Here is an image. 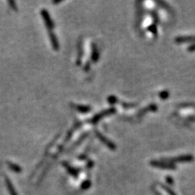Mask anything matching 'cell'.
<instances>
[{"mask_svg": "<svg viewBox=\"0 0 195 195\" xmlns=\"http://www.w3.org/2000/svg\"><path fill=\"white\" fill-rule=\"evenodd\" d=\"M116 112V109L112 107V108H109V109L106 110V111H102V112L98 113L97 115H95L91 119H90V122H91L92 124H95V123H97L102 118H103L104 116H108V115H111V114H114V113Z\"/></svg>", "mask_w": 195, "mask_h": 195, "instance_id": "6da1fadb", "label": "cell"}, {"mask_svg": "<svg viewBox=\"0 0 195 195\" xmlns=\"http://www.w3.org/2000/svg\"><path fill=\"white\" fill-rule=\"evenodd\" d=\"M194 159V157H193L191 155H182V156H179L177 158H167V159H164V161L166 163H177V162H189L192 161Z\"/></svg>", "mask_w": 195, "mask_h": 195, "instance_id": "7a4b0ae2", "label": "cell"}, {"mask_svg": "<svg viewBox=\"0 0 195 195\" xmlns=\"http://www.w3.org/2000/svg\"><path fill=\"white\" fill-rule=\"evenodd\" d=\"M95 134H96V136L98 137V139H99L102 142H103V143L105 144L108 148H110L111 150H114L116 149V145L113 143L112 141H111L108 140L107 138H106V137H104L103 135L101 133H99V132L98 131H95Z\"/></svg>", "mask_w": 195, "mask_h": 195, "instance_id": "3957f363", "label": "cell"}, {"mask_svg": "<svg viewBox=\"0 0 195 195\" xmlns=\"http://www.w3.org/2000/svg\"><path fill=\"white\" fill-rule=\"evenodd\" d=\"M42 15H43V18L45 23H46L47 28H48L49 29H54V23L52 21V20H51V17H50L48 12L46 10L43 9L42 11Z\"/></svg>", "mask_w": 195, "mask_h": 195, "instance_id": "277c9868", "label": "cell"}, {"mask_svg": "<svg viewBox=\"0 0 195 195\" xmlns=\"http://www.w3.org/2000/svg\"><path fill=\"white\" fill-rule=\"evenodd\" d=\"M150 164L154 167H158L160 168H166V169H174L175 166L172 164H170L166 162H158V161H152L150 163Z\"/></svg>", "mask_w": 195, "mask_h": 195, "instance_id": "5b68a950", "label": "cell"}, {"mask_svg": "<svg viewBox=\"0 0 195 195\" xmlns=\"http://www.w3.org/2000/svg\"><path fill=\"white\" fill-rule=\"evenodd\" d=\"M175 42L177 43H190L195 42V36H180L177 37L175 39Z\"/></svg>", "mask_w": 195, "mask_h": 195, "instance_id": "8992f818", "label": "cell"}, {"mask_svg": "<svg viewBox=\"0 0 195 195\" xmlns=\"http://www.w3.org/2000/svg\"><path fill=\"white\" fill-rule=\"evenodd\" d=\"M49 37H50V40H51V45L53 46V48L55 49V51H58L59 49V44L58 43V40L56 38V37L51 31H50L49 33Z\"/></svg>", "mask_w": 195, "mask_h": 195, "instance_id": "52a82bcc", "label": "cell"}, {"mask_svg": "<svg viewBox=\"0 0 195 195\" xmlns=\"http://www.w3.org/2000/svg\"><path fill=\"white\" fill-rule=\"evenodd\" d=\"M158 109V107L155 105V104H151V105H149L146 107H145L144 109L141 110V111L139 112V116H142L144 114H146V112H149V111H156Z\"/></svg>", "mask_w": 195, "mask_h": 195, "instance_id": "ba28073f", "label": "cell"}, {"mask_svg": "<svg viewBox=\"0 0 195 195\" xmlns=\"http://www.w3.org/2000/svg\"><path fill=\"white\" fill-rule=\"evenodd\" d=\"M79 112L81 113H88L90 111V110H91V107H89V106H84V105H77L75 107Z\"/></svg>", "mask_w": 195, "mask_h": 195, "instance_id": "9c48e42d", "label": "cell"}, {"mask_svg": "<svg viewBox=\"0 0 195 195\" xmlns=\"http://www.w3.org/2000/svg\"><path fill=\"white\" fill-rule=\"evenodd\" d=\"M99 54H98V50L95 46V45H93V53H92V59L94 62H97L98 60Z\"/></svg>", "mask_w": 195, "mask_h": 195, "instance_id": "30bf717a", "label": "cell"}, {"mask_svg": "<svg viewBox=\"0 0 195 195\" xmlns=\"http://www.w3.org/2000/svg\"><path fill=\"white\" fill-rule=\"evenodd\" d=\"M169 95H170V93L168 91V90H163V91H162L160 94H159V97L161 99L163 100H165V99H167L168 97H169Z\"/></svg>", "mask_w": 195, "mask_h": 195, "instance_id": "8fae6325", "label": "cell"}, {"mask_svg": "<svg viewBox=\"0 0 195 195\" xmlns=\"http://www.w3.org/2000/svg\"><path fill=\"white\" fill-rule=\"evenodd\" d=\"M9 166L10 168H12V170H14L15 171V172H21V168L19 167V166H17V165L15 164H12V163H9Z\"/></svg>", "mask_w": 195, "mask_h": 195, "instance_id": "7c38bea8", "label": "cell"}, {"mask_svg": "<svg viewBox=\"0 0 195 195\" xmlns=\"http://www.w3.org/2000/svg\"><path fill=\"white\" fill-rule=\"evenodd\" d=\"M149 29L151 32H152V34L154 35H157V28L155 24H152V25H150V27L149 28Z\"/></svg>", "mask_w": 195, "mask_h": 195, "instance_id": "4fadbf2b", "label": "cell"}, {"mask_svg": "<svg viewBox=\"0 0 195 195\" xmlns=\"http://www.w3.org/2000/svg\"><path fill=\"white\" fill-rule=\"evenodd\" d=\"M108 102L111 104L116 103V102H117V98L115 96H110V97H108Z\"/></svg>", "mask_w": 195, "mask_h": 195, "instance_id": "5bb4252c", "label": "cell"}, {"mask_svg": "<svg viewBox=\"0 0 195 195\" xmlns=\"http://www.w3.org/2000/svg\"><path fill=\"white\" fill-rule=\"evenodd\" d=\"M122 106L125 108H130V107H136V104L134 103H122Z\"/></svg>", "mask_w": 195, "mask_h": 195, "instance_id": "9a60e30c", "label": "cell"}, {"mask_svg": "<svg viewBox=\"0 0 195 195\" xmlns=\"http://www.w3.org/2000/svg\"><path fill=\"white\" fill-rule=\"evenodd\" d=\"M8 3H9L10 5H11V7H12V9L15 10V11L17 10V7H16V5H15V2H13V1H9Z\"/></svg>", "mask_w": 195, "mask_h": 195, "instance_id": "2e32d148", "label": "cell"}, {"mask_svg": "<svg viewBox=\"0 0 195 195\" xmlns=\"http://www.w3.org/2000/svg\"><path fill=\"white\" fill-rule=\"evenodd\" d=\"M187 50H188L189 51H195V44H194V45H192V46H189Z\"/></svg>", "mask_w": 195, "mask_h": 195, "instance_id": "e0dca14e", "label": "cell"}]
</instances>
